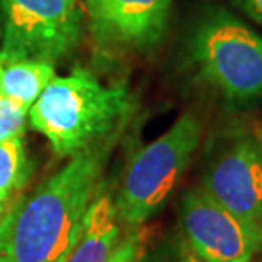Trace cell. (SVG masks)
<instances>
[{
  "label": "cell",
  "instance_id": "obj_7",
  "mask_svg": "<svg viewBox=\"0 0 262 262\" xmlns=\"http://www.w3.org/2000/svg\"><path fill=\"white\" fill-rule=\"evenodd\" d=\"M181 220L201 262H250L262 250V230L244 222L199 189L187 191Z\"/></svg>",
  "mask_w": 262,
  "mask_h": 262
},
{
  "label": "cell",
  "instance_id": "obj_16",
  "mask_svg": "<svg viewBox=\"0 0 262 262\" xmlns=\"http://www.w3.org/2000/svg\"><path fill=\"white\" fill-rule=\"evenodd\" d=\"M2 70H4V65L0 63V97H2Z\"/></svg>",
  "mask_w": 262,
  "mask_h": 262
},
{
  "label": "cell",
  "instance_id": "obj_12",
  "mask_svg": "<svg viewBox=\"0 0 262 262\" xmlns=\"http://www.w3.org/2000/svg\"><path fill=\"white\" fill-rule=\"evenodd\" d=\"M28 114V107L20 106L7 97H0V143L23 138Z\"/></svg>",
  "mask_w": 262,
  "mask_h": 262
},
{
  "label": "cell",
  "instance_id": "obj_18",
  "mask_svg": "<svg viewBox=\"0 0 262 262\" xmlns=\"http://www.w3.org/2000/svg\"><path fill=\"white\" fill-rule=\"evenodd\" d=\"M0 38H2V24H0Z\"/></svg>",
  "mask_w": 262,
  "mask_h": 262
},
{
  "label": "cell",
  "instance_id": "obj_6",
  "mask_svg": "<svg viewBox=\"0 0 262 262\" xmlns=\"http://www.w3.org/2000/svg\"><path fill=\"white\" fill-rule=\"evenodd\" d=\"M204 194L262 230V145L259 136L235 133L209 157L199 186Z\"/></svg>",
  "mask_w": 262,
  "mask_h": 262
},
{
  "label": "cell",
  "instance_id": "obj_5",
  "mask_svg": "<svg viewBox=\"0 0 262 262\" xmlns=\"http://www.w3.org/2000/svg\"><path fill=\"white\" fill-rule=\"evenodd\" d=\"M0 63L60 61L82 39L80 0H0Z\"/></svg>",
  "mask_w": 262,
  "mask_h": 262
},
{
  "label": "cell",
  "instance_id": "obj_15",
  "mask_svg": "<svg viewBox=\"0 0 262 262\" xmlns=\"http://www.w3.org/2000/svg\"><path fill=\"white\" fill-rule=\"evenodd\" d=\"M181 262H201L191 249H184L181 254Z\"/></svg>",
  "mask_w": 262,
  "mask_h": 262
},
{
  "label": "cell",
  "instance_id": "obj_4",
  "mask_svg": "<svg viewBox=\"0 0 262 262\" xmlns=\"http://www.w3.org/2000/svg\"><path fill=\"white\" fill-rule=\"evenodd\" d=\"M203 123L186 111L151 143L138 150L129 162L114 206L118 218L138 227L159 211L174 191L199 148Z\"/></svg>",
  "mask_w": 262,
  "mask_h": 262
},
{
  "label": "cell",
  "instance_id": "obj_8",
  "mask_svg": "<svg viewBox=\"0 0 262 262\" xmlns=\"http://www.w3.org/2000/svg\"><path fill=\"white\" fill-rule=\"evenodd\" d=\"M92 29L102 41L143 50L159 43L172 0H85Z\"/></svg>",
  "mask_w": 262,
  "mask_h": 262
},
{
  "label": "cell",
  "instance_id": "obj_17",
  "mask_svg": "<svg viewBox=\"0 0 262 262\" xmlns=\"http://www.w3.org/2000/svg\"><path fill=\"white\" fill-rule=\"evenodd\" d=\"M259 141H260V145H262V131H260V135H259Z\"/></svg>",
  "mask_w": 262,
  "mask_h": 262
},
{
  "label": "cell",
  "instance_id": "obj_9",
  "mask_svg": "<svg viewBox=\"0 0 262 262\" xmlns=\"http://www.w3.org/2000/svg\"><path fill=\"white\" fill-rule=\"evenodd\" d=\"M109 196H99L89 206L83 228L67 262H109L118 247L119 223Z\"/></svg>",
  "mask_w": 262,
  "mask_h": 262
},
{
  "label": "cell",
  "instance_id": "obj_10",
  "mask_svg": "<svg viewBox=\"0 0 262 262\" xmlns=\"http://www.w3.org/2000/svg\"><path fill=\"white\" fill-rule=\"evenodd\" d=\"M55 78V63L41 60H20L4 65L2 97L31 109Z\"/></svg>",
  "mask_w": 262,
  "mask_h": 262
},
{
  "label": "cell",
  "instance_id": "obj_1",
  "mask_svg": "<svg viewBox=\"0 0 262 262\" xmlns=\"http://www.w3.org/2000/svg\"><path fill=\"white\" fill-rule=\"evenodd\" d=\"M113 140L70 162L0 220V262H67L83 228Z\"/></svg>",
  "mask_w": 262,
  "mask_h": 262
},
{
  "label": "cell",
  "instance_id": "obj_13",
  "mask_svg": "<svg viewBox=\"0 0 262 262\" xmlns=\"http://www.w3.org/2000/svg\"><path fill=\"white\" fill-rule=\"evenodd\" d=\"M138 254H140V237L133 233L124 242L118 244V247L114 250L109 262H138Z\"/></svg>",
  "mask_w": 262,
  "mask_h": 262
},
{
  "label": "cell",
  "instance_id": "obj_14",
  "mask_svg": "<svg viewBox=\"0 0 262 262\" xmlns=\"http://www.w3.org/2000/svg\"><path fill=\"white\" fill-rule=\"evenodd\" d=\"M235 5L244 10L254 23L262 26V0H233Z\"/></svg>",
  "mask_w": 262,
  "mask_h": 262
},
{
  "label": "cell",
  "instance_id": "obj_11",
  "mask_svg": "<svg viewBox=\"0 0 262 262\" xmlns=\"http://www.w3.org/2000/svg\"><path fill=\"white\" fill-rule=\"evenodd\" d=\"M31 172L23 138L0 143V213L7 206L10 196L26 184Z\"/></svg>",
  "mask_w": 262,
  "mask_h": 262
},
{
  "label": "cell",
  "instance_id": "obj_3",
  "mask_svg": "<svg viewBox=\"0 0 262 262\" xmlns=\"http://www.w3.org/2000/svg\"><path fill=\"white\" fill-rule=\"evenodd\" d=\"M189 55L203 80L233 106L262 101V36L223 7L208 9L192 29Z\"/></svg>",
  "mask_w": 262,
  "mask_h": 262
},
{
  "label": "cell",
  "instance_id": "obj_2",
  "mask_svg": "<svg viewBox=\"0 0 262 262\" xmlns=\"http://www.w3.org/2000/svg\"><path fill=\"white\" fill-rule=\"evenodd\" d=\"M131 113L124 87H107L87 70L55 77L29 109L31 126L58 157H73L114 140Z\"/></svg>",
  "mask_w": 262,
  "mask_h": 262
}]
</instances>
